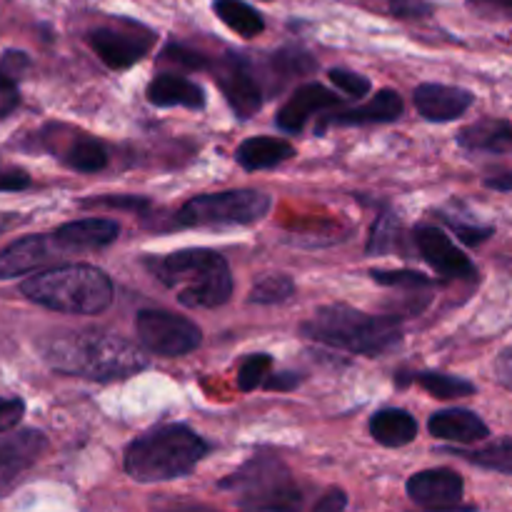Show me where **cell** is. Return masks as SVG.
Instances as JSON below:
<instances>
[{
  "instance_id": "cell-23",
  "label": "cell",
  "mask_w": 512,
  "mask_h": 512,
  "mask_svg": "<svg viewBox=\"0 0 512 512\" xmlns=\"http://www.w3.org/2000/svg\"><path fill=\"white\" fill-rule=\"evenodd\" d=\"M295 155V148L288 143V140L280 138H250L245 140L238 148V163L243 165L245 170H268L275 168V165L285 163Z\"/></svg>"
},
{
  "instance_id": "cell-27",
  "label": "cell",
  "mask_w": 512,
  "mask_h": 512,
  "mask_svg": "<svg viewBox=\"0 0 512 512\" xmlns=\"http://www.w3.org/2000/svg\"><path fill=\"white\" fill-rule=\"evenodd\" d=\"M30 58L23 50H5L0 55V100L15 105L18 100V83L28 73Z\"/></svg>"
},
{
  "instance_id": "cell-35",
  "label": "cell",
  "mask_w": 512,
  "mask_h": 512,
  "mask_svg": "<svg viewBox=\"0 0 512 512\" xmlns=\"http://www.w3.org/2000/svg\"><path fill=\"white\" fill-rule=\"evenodd\" d=\"M30 185V175L18 165H10L0 158V193H18Z\"/></svg>"
},
{
  "instance_id": "cell-40",
  "label": "cell",
  "mask_w": 512,
  "mask_h": 512,
  "mask_svg": "<svg viewBox=\"0 0 512 512\" xmlns=\"http://www.w3.org/2000/svg\"><path fill=\"white\" fill-rule=\"evenodd\" d=\"M345 505H348V498H345L343 490H328V493L315 503V512H338L345 510Z\"/></svg>"
},
{
  "instance_id": "cell-25",
  "label": "cell",
  "mask_w": 512,
  "mask_h": 512,
  "mask_svg": "<svg viewBox=\"0 0 512 512\" xmlns=\"http://www.w3.org/2000/svg\"><path fill=\"white\" fill-rule=\"evenodd\" d=\"M63 163L70 170H78V173H98V170L108 165V153H105L103 143L88 138V135H78L63 150Z\"/></svg>"
},
{
  "instance_id": "cell-14",
  "label": "cell",
  "mask_w": 512,
  "mask_h": 512,
  "mask_svg": "<svg viewBox=\"0 0 512 512\" xmlns=\"http://www.w3.org/2000/svg\"><path fill=\"white\" fill-rule=\"evenodd\" d=\"M48 440L38 430H23L0 438V495L43 455Z\"/></svg>"
},
{
  "instance_id": "cell-5",
  "label": "cell",
  "mask_w": 512,
  "mask_h": 512,
  "mask_svg": "<svg viewBox=\"0 0 512 512\" xmlns=\"http://www.w3.org/2000/svg\"><path fill=\"white\" fill-rule=\"evenodd\" d=\"M35 305L70 315H98L113 303V283L93 265H60L35 273L20 285Z\"/></svg>"
},
{
  "instance_id": "cell-7",
  "label": "cell",
  "mask_w": 512,
  "mask_h": 512,
  "mask_svg": "<svg viewBox=\"0 0 512 512\" xmlns=\"http://www.w3.org/2000/svg\"><path fill=\"white\" fill-rule=\"evenodd\" d=\"M270 195L263 190H225L198 195L180 208V225H250L265 218Z\"/></svg>"
},
{
  "instance_id": "cell-17",
  "label": "cell",
  "mask_w": 512,
  "mask_h": 512,
  "mask_svg": "<svg viewBox=\"0 0 512 512\" xmlns=\"http://www.w3.org/2000/svg\"><path fill=\"white\" fill-rule=\"evenodd\" d=\"M55 235L68 253H83V250H100L115 243L120 235V225L115 220L88 218L60 225Z\"/></svg>"
},
{
  "instance_id": "cell-16",
  "label": "cell",
  "mask_w": 512,
  "mask_h": 512,
  "mask_svg": "<svg viewBox=\"0 0 512 512\" xmlns=\"http://www.w3.org/2000/svg\"><path fill=\"white\" fill-rule=\"evenodd\" d=\"M338 103V95L330 93L328 88H323V85L318 83H308L290 95L288 103L280 108L275 123H278V128L285 130V133H298V130L305 128L310 115L320 113V110L325 108H333V105Z\"/></svg>"
},
{
  "instance_id": "cell-30",
  "label": "cell",
  "mask_w": 512,
  "mask_h": 512,
  "mask_svg": "<svg viewBox=\"0 0 512 512\" xmlns=\"http://www.w3.org/2000/svg\"><path fill=\"white\" fill-rule=\"evenodd\" d=\"M270 368H273V358L270 355H250V358L243 360L238 373V388L243 393H250L258 385L265 383V378L270 375Z\"/></svg>"
},
{
  "instance_id": "cell-38",
  "label": "cell",
  "mask_w": 512,
  "mask_h": 512,
  "mask_svg": "<svg viewBox=\"0 0 512 512\" xmlns=\"http://www.w3.org/2000/svg\"><path fill=\"white\" fill-rule=\"evenodd\" d=\"M448 223L453 225L455 233H458L460 238H463L468 245H478V243H483V240H488L490 235H493V230H490V228H478V225H465V223H460V220H448Z\"/></svg>"
},
{
  "instance_id": "cell-9",
  "label": "cell",
  "mask_w": 512,
  "mask_h": 512,
  "mask_svg": "<svg viewBox=\"0 0 512 512\" xmlns=\"http://www.w3.org/2000/svg\"><path fill=\"white\" fill-rule=\"evenodd\" d=\"M88 43L108 68L125 70L145 58V53L153 48L155 38L148 28H140V25L120 20L115 25L95 28L88 35Z\"/></svg>"
},
{
  "instance_id": "cell-37",
  "label": "cell",
  "mask_w": 512,
  "mask_h": 512,
  "mask_svg": "<svg viewBox=\"0 0 512 512\" xmlns=\"http://www.w3.org/2000/svg\"><path fill=\"white\" fill-rule=\"evenodd\" d=\"M388 8L398 18H425V15L433 13V8L425 0H388Z\"/></svg>"
},
{
  "instance_id": "cell-43",
  "label": "cell",
  "mask_w": 512,
  "mask_h": 512,
  "mask_svg": "<svg viewBox=\"0 0 512 512\" xmlns=\"http://www.w3.org/2000/svg\"><path fill=\"white\" fill-rule=\"evenodd\" d=\"M90 203H95V205H113V208H125V205H128V208L138 210V208H143L145 200H140V198H118V195H110V198L90 200Z\"/></svg>"
},
{
  "instance_id": "cell-13",
  "label": "cell",
  "mask_w": 512,
  "mask_h": 512,
  "mask_svg": "<svg viewBox=\"0 0 512 512\" xmlns=\"http://www.w3.org/2000/svg\"><path fill=\"white\" fill-rule=\"evenodd\" d=\"M415 243H418L423 258L428 260L443 278H475L473 260H470L440 228L423 225V228H418V233H415Z\"/></svg>"
},
{
  "instance_id": "cell-19",
  "label": "cell",
  "mask_w": 512,
  "mask_h": 512,
  "mask_svg": "<svg viewBox=\"0 0 512 512\" xmlns=\"http://www.w3.org/2000/svg\"><path fill=\"white\" fill-rule=\"evenodd\" d=\"M403 115V98L395 90H380L375 98H370L358 108H345L343 113H333L323 120L320 130L328 125H368V123H393Z\"/></svg>"
},
{
  "instance_id": "cell-8",
  "label": "cell",
  "mask_w": 512,
  "mask_h": 512,
  "mask_svg": "<svg viewBox=\"0 0 512 512\" xmlns=\"http://www.w3.org/2000/svg\"><path fill=\"white\" fill-rule=\"evenodd\" d=\"M135 333L140 345L148 353L163 355V358H178L188 355L203 343V333L195 323L183 315L168 313V310H143L135 318Z\"/></svg>"
},
{
  "instance_id": "cell-11",
  "label": "cell",
  "mask_w": 512,
  "mask_h": 512,
  "mask_svg": "<svg viewBox=\"0 0 512 512\" xmlns=\"http://www.w3.org/2000/svg\"><path fill=\"white\" fill-rule=\"evenodd\" d=\"M63 255H68V250L60 245L55 233L20 238L15 243H10L8 248L0 250V280L35 273V270L45 268L53 260L63 258Z\"/></svg>"
},
{
  "instance_id": "cell-41",
  "label": "cell",
  "mask_w": 512,
  "mask_h": 512,
  "mask_svg": "<svg viewBox=\"0 0 512 512\" xmlns=\"http://www.w3.org/2000/svg\"><path fill=\"white\" fill-rule=\"evenodd\" d=\"M298 383H300V378L295 373H278V375H268L263 383V388L265 390H293Z\"/></svg>"
},
{
  "instance_id": "cell-31",
  "label": "cell",
  "mask_w": 512,
  "mask_h": 512,
  "mask_svg": "<svg viewBox=\"0 0 512 512\" xmlns=\"http://www.w3.org/2000/svg\"><path fill=\"white\" fill-rule=\"evenodd\" d=\"M395 233H398V223L390 213L380 215L373 225V235L368 243V255H388L395 243Z\"/></svg>"
},
{
  "instance_id": "cell-10",
  "label": "cell",
  "mask_w": 512,
  "mask_h": 512,
  "mask_svg": "<svg viewBox=\"0 0 512 512\" xmlns=\"http://www.w3.org/2000/svg\"><path fill=\"white\" fill-rule=\"evenodd\" d=\"M215 80L223 88V95L233 108L235 118L248 120L258 113L260 105H263V93H260V83L248 60L240 58V55H228L215 70Z\"/></svg>"
},
{
  "instance_id": "cell-33",
  "label": "cell",
  "mask_w": 512,
  "mask_h": 512,
  "mask_svg": "<svg viewBox=\"0 0 512 512\" xmlns=\"http://www.w3.org/2000/svg\"><path fill=\"white\" fill-rule=\"evenodd\" d=\"M328 78L335 88L343 90V93L350 95V98H365V95L370 93V80L365 78V75L353 73V70L333 68L328 73Z\"/></svg>"
},
{
  "instance_id": "cell-4",
  "label": "cell",
  "mask_w": 512,
  "mask_h": 512,
  "mask_svg": "<svg viewBox=\"0 0 512 512\" xmlns=\"http://www.w3.org/2000/svg\"><path fill=\"white\" fill-rule=\"evenodd\" d=\"M208 455V443L188 425H160L130 443L125 470L138 483H165L188 475Z\"/></svg>"
},
{
  "instance_id": "cell-21",
  "label": "cell",
  "mask_w": 512,
  "mask_h": 512,
  "mask_svg": "<svg viewBox=\"0 0 512 512\" xmlns=\"http://www.w3.org/2000/svg\"><path fill=\"white\" fill-rule=\"evenodd\" d=\"M458 143L473 153H508L512 150V125L508 120H480L458 135Z\"/></svg>"
},
{
  "instance_id": "cell-2",
  "label": "cell",
  "mask_w": 512,
  "mask_h": 512,
  "mask_svg": "<svg viewBox=\"0 0 512 512\" xmlns=\"http://www.w3.org/2000/svg\"><path fill=\"white\" fill-rule=\"evenodd\" d=\"M303 335L315 343L368 355V358L390 353L403 343L398 318L368 315L350 305H325L315 310L313 318L303 323Z\"/></svg>"
},
{
  "instance_id": "cell-24",
  "label": "cell",
  "mask_w": 512,
  "mask_h": 512,
  "mask_svg": "<svg viewBox=\"0 0 512 512\" xmlns=\"http://www.w3.org/2000/svg\"><path fill=\"white\" fill-rule=\"evenodd\" d=\"M213 10L230 30H235L243 38H255L265 30L263 15L243 0H215Z\"/></svg>"
},
{
  "instance_id": "cell-3",
  "label": "cell",
  "mask_w": 512,
  "mask_h": 512,
  "mask_svg": "<svg viewBox=\"0 0 512 512\" xmlns=\"http://www.w3.org/2000/svg\"><path fill=\"white\" fill-rule=\"evenodd\" d=\"M155 278L178 290V303L185 308H218L233 295V275L220 253L205 248L175 250L150 260Z\"/></svg>"
},
{
  "instance_id": "cell-29",
  "label": "cell",
  "mask_w": 512,
  "mask_h": 512,
  "mask_svg": "<svg viewBox=\"0 0 512 512\" xmlns=\"http://www.w3.org/2000/svg\"><path fill=\"white\" fill-rule=\"evenodd\" d=\"M295 295V283L288 278V275H265L263 280L253 285L250 290V303H258V305H278L285 303L288 298Z\"/></svg>"
},
{
  "instance_id": "cell-28",
  "label": "cell",
  "mask_w": 512,
  "mask_h": 512,
  "mask_svg": "<svg viewBox=\"0 0 512 512\" xmlns=\"http://www.w3.org/2000/svg\"><path fill=\"white\" fill-rule=\"evenodd\" d=\"M418 383L428 390L433 398L453 400V398H468L475 393V385L470 380L455 378V375L445 373H423L418 375Z\"/></svg>"
},
{
  "instance_id": "cell-20",
  "label": "cell",
  "mask_w": 512,
  "mask_h": 512,
  "mask_svg": "<svg viewBox=\"0 0 512 512\" xmlns=\"http://www.w3.org/2000/svg\"><path fill=\"white\" fill-rule=\"evenodd\" d=\"M148 100L158 108H190L200 110L205 105V93L198 83L178 73H163L148 85Z\"/></svg>"
},
{
  "instance_id": "cell-12",
  "label": "cell",
  "mask_w": 512,
  "mask_h": 512,
  "mask_svg": "<svg viewBox=\"0 0 512 512\" xmlns=\"http://www.w3.org/2000/svg\"><path fill=\"white\" fill-rule=\"evenodd\" d=\"M408 495L425 510H453L463 500V478L455 470H423L408 480Z\"/></svg>"
},
{
  "instance_id": "cell-34",
  "label": "cell",
  "mask_w": 512,
  "mask_h": 512,
  "mask_svg": "<svg viewBox=\"0 0 512 512\" xmlns=\"http://www.w3.org/2000/svg\"><path fill=\"white\" fill-rule=\"evenodd\" d=\"M163 60L165 63H173V65H178V68H185V70H198V68H205V65H208V58H205V55H200L198 50L183 48V45H168L163 53Z\"/></svg>"
},
{
  "instance_id": "cell-44",
  "label": "cell",
  "mask_w": 512,
  "mask_h": 512,
  "mask_svg": "<svg viewBox=\"0 0 512 512\" xmlns=\"http://www.w3.org/2000/svg\"><path fill=\"white\" fill-rule=\"evenodd\" d=\"M498 378L500 383L512 388V350H508V353L498 360Z\"/></svg>"
},
{
  "instance_id": "cell-36",
  "label": "cell",
  "mask_w": 512,
  "mask_h": 512,
  "mask_svg": "<svg viewBox=\"0 0 512 512\" xmlns=\"http://www.w3.org/2000/svg\"><path fill=\"white\" fill-rule=\"evenodd\" d=\"M25 405L18 398H0V435L10 433L23 420Z\"/></svg>"
},
{
  "instance_id": "cell-1",
  "label": "cell",
  "mask_w": 512,
  "mask_h": 512,
  "mask_svg": "<svg viewBox=\"0 0 512 512\" xmlns=\"http://www.w3.org/2000/svg\"><path fill=\"white\" fill-rule=\"evenodd\" d=\"M45 360L60 373L88 380L128 378L148 365V358L138 345L98 330H80L50 340Z\"/></svg>"
},
{
  "instance_id": "cell-42",
  "label": "cell",
  "mask_w": 512,
  "mask_h": 512,
  "mask_svg": "<svg viewBox=\"0 0 512 512\" xmlns=\"http://www.w3.org/2000/svg\"><path fill=\"white\" fill-rule=\"evenodd\" d=\"M485 185L500 193H510L512 190V170H493L490 175H485Z\"/></svg>"
},
{
  "instance_id": "cell-22",
  "label": "cell",
  "mask_w": 512,
  "mask_h": 512,
  "mask_svg": "<svg viewBox=\"0 0 512 512\" xmlns=\"http://www.w3.org/2000/svg\"><path fill=\"white\" fill-rule=\"evenodd\" d=\"M370 433L385 448H403L418 435V420L400 408L380 410L370 418Z\"/></svg>"
},
{
  "instance_id": "cell-32",
  "label": "cell",
  "mask_w": 512,
  "mask_h": 512,
  "mask_svg": "<svg viewBox=\"0 0 512 512\" xmlns=\"http://www.w3.org/2000/svg\"><path fill=\"white\" fill-rule=\"evenodd\" d=\"M370 278L385 288H418V285H430L428 275L418 270H370Z\"/></svg>"
},
{
  "instance_id": "cell-26",
  "label": "cell",
  "mask_w": 512,
  "mask_h": 512,
  "mask_svg": "<svg viewBox=\"0 0 512 512\" xmlns=\"http://www.w3.org/2000/svg\"><path fill=\"white\" fill-rule=\"evenodd\" d=\"M453 455H460V458L478 465V468L512 475V438L493 440V443H488L485 448L478 450H455Z\"/></svg>"
},
{
  "instance_id": "cell-15",
  "label": "cell",
  "mask_w": 512,
  "mask_h": 512,
  "mask_svg": "<svg viewBox=\"0 0 512 512\" xmlns=\"http://www.w3.org/2000/svg\"><path fill=\"white\" fill-rule=\"evenodd\" d=\"M473 103V93L465 88H455V85L425 83L415 90V108L420 110L423 118L433 120V123L458 120Z\"/></svg>"
},
{
  "instance_id": "cell-39",
  "label": "cell",
  "mask_w": 512,
  "mask_h": 512,
  "mask_svg": "<svg viewBox=\"0 0 512 512\" xmlns=\"http://www.w3.org/2000/svg\"><path fill=\"white\" fill-rule=\"evenodd\" d=\"M475 10L480 13H493V15H505L512 18V0H468Z\"/></svg>"
},
{
  "instance_id": "cell-6",
  "label": "cell",
  "mask_w": 512,
  "mask_h": 512,
  "mask_svg": "<svg viewBox=\"0 0 512 512\" xmlns=\"http://www.w3.org/2000/svg\"><path fill=\"white\" fill-rule=\"evenodd\" d=\"M220 488L243 493L240 505L245 510H298L303 503L300 490L290 483L288 468L280 460L263 455L235 470Z\"/></svg>"
},
{
  "instance_id": "cell-18",
  "label": "cell",
  "mask_w": 512,
  "mask_h": 512,
  "mask_svg": "<svg viewBox=\"0 0 512 512\" xmlns=\"http://www.w3.org/2000/svg\"><path fill=\"white\" fill-rule=\"evenodd\" d=\"M428 428L433 438L448 440V443H463V445L480 443V440H485L490 435L488 423H485L478 413H473V410H463V408L435 413L433 418H430Z\"/></svg>"
}]
</instances>
